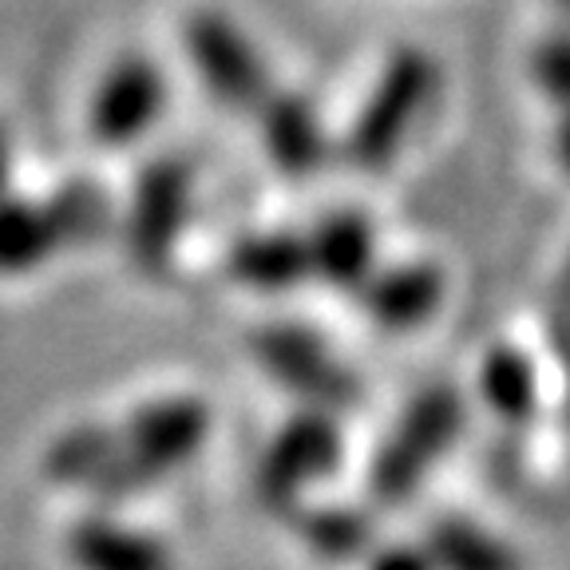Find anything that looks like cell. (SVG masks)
I'll list each match as a JSON object with an SVG mask.
<instances>
[{
  "label": "cell",
  "instance_id": "7",
  "mask_svg": "<svg viewBox=\"0 0 570 570\" xmlns=\"http://www.w3.org/2000/svg\"><path fill=\"white\" fill-rule=\"evenodd\" d=\"M190 206V170L187 163L167 159L155 163L139 183L135 195V214H131V249L142 266H163L175 246V238L183 234Z\"/></svg>",
  "mask_w": 570,
  "mask_h": 570
},
{
  "label": "cell",
  "instance_id": "2",
  "mask_svg": "<svg viewBox=\"0 0 570 570\" xmlns=\"http://www.w3.org/2000/svg\"><path fill=\"white\" fill-rule=\"evenodd\" d=\"M440 91V63L420 48H401L396 56H389L384 71L376 76L373 91L361 104L348 131V159L361 170H384L401 147L409 142V135L416 131V124L424 119V111L432 107Z\"/></svg>",
  "mask_w": 570,
  "mask_h": 570
},
{
  "label": "cell",
  "instance_id": "4",
  "mask_svg": "<svg viewBox=\"0 0 570 570\" xmlns=\"http://www.w3.org/2000/svg\"><path fill=\"white\" fill-rule=\"evenodd\" d=\"M187 56L195 60L198 80L214 96V104L230 111H258L269 99V68L246 32L223 12H195L183 32Z\"/></svg>",
  "mask_w": 570,
  "mask_h": 570
},
{
  "label": "cell",
  "instance_id": "1",
  "mask_svg": "<svg viewBox=\"0 0 570 570\" xmlns=\"http://www.w3.org/2000/svg\"><path fill=\"white\" fill-rule=\"evenodd\" d=\"M210 436V404L203 396H163L116 424V452L96 495H135L155 488L203 452Z\"/></svg>",
  "mask_w": 570,
  "mask_h": 570
},
{
  "label": "cell",
  "instance_id": "12",
  "mask_svg": "<svg viewBox=\"0 0 570 570\" xmlns=\"http://www.w3.org/2000/svg\"><path fill=\"white\" fill-rule=\"evenodd\" d=\"M305 242H309L313 277H321L333 289H361L373 277L376 234L365 214L356 210L325 214L313 226V234H305Z\"/></svg>",
  "mask_w": 570,
  "mask_h": 570
},
{
  "label": "cell",
  "instance_id": "9",
  "mask_svg": "<svg viewBox=\"0 0 570 570\" xmlns=\"http://www.w3.org/2000/svg\"><path fill=\"white\" fill-rule=\"evenodd\" d=\"M361 305H365L368 321L381 330L404 333L424 325L444 302V274L428 262H409V266H392L368 277L361 289Z\"/></svg>",
  "mask_w": 570,
  "mask_h": 570
},
{
  "label": "cell",
  "instance_id": "11",
  "mask_svg": "<svg viewBox=\"0 0 570 570\" xmlns=\"http://www.w3.org/2000/svg\"><path fill=\"white\" fill-rule=\"evenodd\" d=\"M262 116V142L266 155L282 175L302 178L325 163V127L313 104L297 91H269L258 107Z\"/></svg>",
  "mask_w": 570,
  "mask_h": 570
},
{
  "label": "cell",
  "instance_id": "14",
  "mask_svg": "<svg viewBox=\"0 0 570 570\" xmlns=\"http://www.w3.org/2000/svg\"><path fill=\"white\" fill-rule=\"evenodd\" d=\"M424 551L432 554L436 570H523L515 547L460 515H444L428 527Z\"/></svg>",
  "mask_w": 570,
  "mask_h": 570
},
{
  "label": "cell",
  "instance_id": "13",
  "mask_svg": "<svg viewBox=\"0 0 570 570\" xmlns=\"http://www.w3.org/2000/svg\"><path fill=\"white\" fill-rule=\"evenodd\" d=\"M226 274L246 289L258 294H289L302 282L313 277L309 262V242L302 234H249V238L234 242L226 254Z\"/></svg>",
  "mask_w": 570,
  "mask_h": 570
},
{
  "label": "cell",
  "instance_id": "19",
  "mask_svg": "<svg viewBox=\"0 0 570 570\" xmlns=\"http://www.w3.org/2000/svg\"><path fill=\"white\" fill-rule=\"evenodd\" d=\"M365 570H436L432 554L424 547H381V551H368Z\"/></svg>",
  "mask_w": 570,
  "mask_h": 570
},
{
  "label": "cell",
  "instance_id": "8",
  "mask_svg": "<svg viewBox=\"0 0 570 570\" xmlns=\"http://www.w3.org/2000/svg\"><path fill=\"white\" fill-rule=\"evenodd\" d=\"M63 547L76 570H175V554L163 539L107 515L76 519Z\"/></svg>",
  "mask_w": 570,
  "mask_h": 570
},
{
  "label": "cell",
  "instance_id": "18",
  "mask_svg": "<svg viewBox=\"0 0 570 570\" xmlns=\"http://www.w3.org/2000/svg\"><path fill=\"white\" fill-rule=\"evenodd\" d=\"M531 76L551 104L570 111V36H551L534 48L531 56Z\"/></svg>",
  "mask_w": 570,
  "mask_h": 570
},
{
  "label": "cell",
  "instance_id": "6",
  "mask_svg": "<svg viewBox=\"0 0 570 570\" xmlns=\"http://www.w3.org/2000/svg\"><path fill=\"white\" fill-rule=\"evenodd\" d=\"M249 348L282 389L297 392L313 409L341 412L361 401V381L341 365L317 333L302 330V325H266L254 333Z\"/></svg>",
  "mask_w": 570,
  "mask_h": 570
},
{
  "label": "cell",
  "instance_id": "15",
  "mask_svg": "<svg viewBox=\"0 0 570 570\" xmlns=\"http://www.w3.org/2000/svg\"><path fill=\"white\" fill-rule=\"evenodd\" d=\"M480 396L495 420L508 428H523L539 412V381L534 365L515 345H495L480 361Z\"/></svg>",
  "mask_w": 570,
  "mask_h": 570
},
{
  "label": "cell",
  "instance_id": "10",
  "mask_svg": "<svg viewBox=\"0 0 570 570\" xmlns=\"http://www.w3.org/2000/svg\"><path fill=\"white\" fill-rule=\"evenodd\" d=\"M167 104V83L147 60H124L96 99V131L107 142L139 139Z\"/></svg>",
  "mask_w": 570,
  "mask_h": 570
},
{
  "label": "cell",
  "instance_id": "5",
  "mask_svg": "<svg viewBox=\"0 0 570 570\" xmlns=\"http://www.w3.org/2000/svg\"><path fill=\"white\" fill-rule=\"evenodd\" d=\"M341 424L333 412L305 409L285 420L258 468V499L269 511H294L297 499L341 463Z\"/></svg>",
  "mask_w": 570,
  "mask_h": 570
},
{
  "label": "cell",
  "instance_id": "17",
  "mask_svg": "<svg viewBox=\"0 0 570 570\" xmlns=\"http://www.w3.org/2000/svg\"><path fill=\"white\" fill-rule=\"evenodd\" d=\"M302 527V539L317 559L325 562H353L368 559L373 551V523H368L365 511L356 508H309L297 519Z\"/></svg>",
  "mask_w": 570,
  "mask_h": 570
},
{
  "label": "cell",
  "instance_id": "20",
  "mask_svg": "<svg viewBox=\"0 0 570 570\" xmlns=\"http://www.w3.org/2000/svg\"><path fill=\"white\" fill-rule=\"evenodd\" d=\"M554 155H559L562 170H567V175H570V111H562L559 135H554Z\"/></svg>",
  "mask_w": 570,
  "mask_h": 570
},
{
  "label": "cell",
  "instance_id": "3",
  "mask_svg": "<svg viewBox=\"0 0 570 570\" xmlns=\"http://www.w3.org/2000/svg\"><path fill=\"white\" fill-rule=\"evenodd\" d=\"M463 416H468V404L452 384H432L420 392L376 452L368 472L373 495L381 503H404L455 444V436L463 432Z\"/></svg>",
  "mask_w": 570,
  "mask_h": 570
},
{
  "label": "cell",
  "instance_id": "21",
  "mask_svg": "<svg viewBox=\"0 0 570 570\" xmlns=\"http://www.w3.org/2000/svg\"><path fill=\"white\" fill-rule=\"evenodd\" d=\"M562 4H567V9H570V0H562Z\"/></svg>",
  "mask_w": 570,
  "mask_h": 570
},
{
  "label": "cell",
  "instance_id": "16",
  "mask_svg": "<svg viewBox=\"0 0 570 570\" xmlns=\"http://www.w3.org/2000/svg\"><path fill=\"white\" fill-rule=\"evenodd\" d=\"M111 452H116V428L111 424L68 428L45 452V472L48 480L63 483V488L96 491L107 472V463H111Z\"/></svg>",
  "mask_w": 570,
  "mask_h": 570
}]
</instances>
